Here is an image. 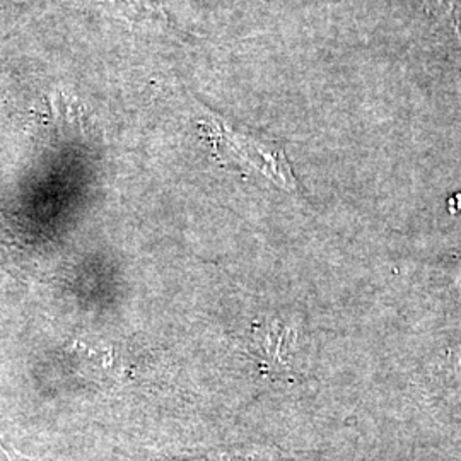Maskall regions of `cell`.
<instances>
[{"label": "cell", "instance_id": "6da1fadb", "mask_svg": "<svg viewBox=\"0 0 461 461\" xmlns=\"http://www.w3.org/2000/svg\"><path fill=\"white\" fill-rule=\"evenodd\" d=\"M198 125L224 161L245 166L284 192L297 190L296 176L277 140L241 131L205 106H200Z\"/></svg>", "mask_w": 461, "mask_h": 461}, {"label": "cell", "instance_id": "7a4b0ae2", "mask_svg": "<svg viewBox=\"0 0 461 461\" xmlns=\"http://www.w3.org/2000/svg\"><path fill=\"white\" fill-rule=\"evenodd\" d=\"M104 9L139 33L150 36H173L178 33L165 7L156 0H103Z\"/></svg>", "mask_w": 461, "mask_h": 461}, {"label": "cell", "instance_id": "3957f363", "mask_svg": "<svg viewBox=\"0 0 461 461\" xmlns=\"http://www.w3.org/2000/svg\"><path fill=\"white\" fill-rule=\"evenodd\" d=\"M428 16L461 45V0H424Z\"/></svg>", "mask_w": 461, "mask_h": 461}]
</instances>
